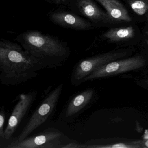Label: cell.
Segmentation results:
<instances>
[{
    "mask_svg": "<svg viewBox=\"0 0 148 148\" xmlns=\"http://www.w3.org/2000/svg\"><path fill=\"white\" fill-rule=\"evenodd\" d=\"M46 68L19 45L7 40L0 42V81L7 86L26 83Z\"/></svg>",
    "mask_w": 148,
    "mask_h": 148,
    "instance_id": "1",
    "label": "cell"
},
{
    "mask_svg": "<svg viewBox=\"0 0 148 148\" xmlns=\"http://www.w3.org/2000/svg\"><path fill=\"white\" fill-rule=\"evenodd\" d=\"M18 41L25 50L46 68L60 67L70 55L69 48L62 42L38 31L24 33L19 37Z\"/></svg>",
    "mask_w": 148,
    "mask_h": 148,
    "instance_id": "2",
    "label": "cell"
},
{
    "mask_svg": "<svg viewBox=\"0 0 148 148\" xmlns=\"http://www.w3.org/2000/svg\"><path fill=\"white\" fill-rule=\"evenodd\" d=\"M63 86L60 84L46 96L15 140L21 141L29 136L48 119L57 106Z\"/></svg>",
    "mask_w": 148,
    "mask_h": 148,
    "instance_id": "3",
    "label": "cell"
},
{
    "mask_svg": "<svg viewBox=\"0 0 148 148\" xmlns=\"http://www.w3.org/2000/svg\"><path fill=\"white\" fill-rule=\"evenodd\" d=\"M127 55L126 52H113L81 60L76 64L72 72V84L74 86H78L84 83V80L86 77L101 66Z\"/></svg>",
    "mask_w": 148,
    "mask_h": 148,
    "instance_id": "4",
    "label": "cell"
},
{
    "mask_svg": "<svg viewBox=\"0 0 148 148\" xmlns=\"http://www.w3.org/2000/svg\"><path fill=\"white\" fill-rule=\"evenodd\" d=\"M64 133L54 128H47L21 141L14 140L7 148H62Z\"/></svg>",
    "mask_w": 148,
    "mask_h": 148,
    "instance_id": "5",
    "label": "cell"
},
{
    "mask_svg": "<svg viewBox=\"0 0 148 148\" xmlns=\"http://www.w3.org/2000/svg\"><path fill=\"white\" fill-rule=\"evenodd\" d=\"M146 60L140 56L116 60L106 64L86 77L84 82L110 77L140 69L145 65Z\"/></svg>",
    "mask_w": 148,
    "mask_h": 148,
    "instance_id": "6",
    "label": "cell"
},
{
    "mask_svg": "<svg viewBox=\"0 0 148 148\" xmlns=\"http://www.w3.org/2000/svg\"><path fill=\"white\" fill-rule=\"evenodd\" d=\"M35 91L22 93L18 97V101L8 119L4 132V139H10L27 114L36 98Z\"/></svg>",
    "mask_w": 148,
    "mask_h": 148,
    "instance_id": "7",
    "label": "cell"
},
{
    "mask_svg": "<svg viewBox=\"0 0 148 148\" xmlns=\"http://www.w3.org/2000/svg\"><path fill=\"white\" fill-rule=\"evenodd\" d=\"M50 18L53 23L58 25L73 30L84 31L92 27V24L84 19L67 12H55L51 14Z\"/></svg>",
    "mask_w": 148,
    "mask_h": 148,
    "instance_id": "8",
    "label": "cell"
},
{
    "mask_svg": "<svg viewBox=\"0 0 148 148\" xmlns=\"http://www.w3.org/2000/svg\"><path fill=\"white\" fill-rule=\"evenodd\" d=\"M73 1L77 10L80 14L91 21L97 23H107L113 21L107 12L99 9L92 0Z\"/></svg>",
    "mask_w": 148,
    "mask_h": 148,
    "instance_id": "9",
    "label": "cell"
},
{
    "mask_svg": "<svg viewBox=\"0 0 148 148\" xmlns=\"http://www.w3.org/2000/svg\"><path fill=\"white\" fill-rule=\"evenodd\" d=\"M94 90L88 89L73 96L67 104L65 110L66 118H71L77 115L84 108L91 100L94 95Z\"/></svg>",
    "mask_w": 148,
    "mask_h": 148,
    "instance_id": "10",
    "label": "cell"
},
{
    "mask_svg": "<svg viewBox=\"0 0 148 148\" xmlns=\"http://www.w3.org/2000/svg\"><path fill=\"white\" fill-rule=\"evenodd\" d=\"M106 9L107 13L114 21L130 22L131 17L123 5L118 0H96Z\"/></svg>",
    "mask_w": 148,
    "mask_h": 148,
    "instance_id": "11",
    "label": "cell"
},
{
    "mask_svg": "<svg viewBox=\"0 0 148 148\" xmlns=\"http://www.w3.org/2000/svg\"><path fill=\"white\" fill-rule=\"evenodd\" d=\"M135 32L134 28L130 26L126 27L112 28L105 33L103 36L110 42H119L133 38Z\"/></svg>",
    "mask_w": 148,
    "mask_h": 148,
    "instance_id": "12",
    "label": "cell"
},
{
    "mask_svg": "<svg viewBox=\"0 0 148 148\" xmlns=\"http://www.w3.org/2000/svg\"><path fill=\"white\" fill-rule=\"evenodd\" d=\"M129 4L138 15L142 16L148 12V0H130Z\"/></svg>",
    "mask_w": 148,
    "mask_h": 148,
    "instance_id": "13",
    "label": "cell"
},
{
    "mask_svg": "<svg viewBox=\"0 0 148 148\" xmlns=\"http://www.w3.org/2000/svg\"><path fill=\"white\" fill-rule=\"evenodd\" d=\"M81 148H140L139 146L124 143H117L106 145H87L81 143Z\"/></svg>",
    "mask_w": 148,
    "mask_h": 148,
    "instance_id": "14",
    "label": "cell"
},
{
    "mask_svg": "<svg viewBox=\"0 0 148 148\" xmlns=\"http://www.w3.org/2000/svg\"><path fill=\"white\" fill-rule=\"evenodd\" d=\"M5 121V107L2 106L0 112V137L4 138V125Z\"/></svg>",
    "mask_w": 148,
    "mask_h": 148,
    "instance_id": "15",
    "label": "cell"
},
{
    "mask_svg": "<svg viewBox=\"0 0 148 148\" xmlns=\"http://www.w3.org/2000/svg\"><path fill=\"white\" fill-rule=\"evenodd\" d=\"M128 143L132 145L139 146L140 148H148V139H143V140L132 141L129 142Z\"/></svg>",
    "mask_w": 148,
    "mask_h": 148,
    "instance_id": "16",
    "label": "cell"
},
{
    "mask_svg": "<svg viewBox=\"0 0 148 148\" xmlns=\"http://www.w3.org/2000/svg\"><path fill=\"white\" fill-rule=\"evenodd\" d=\"M143 137V139H148V130H145V132L144 134Z\"/></svg>",
    "mask_w": 148,
    "mask_h": 148,
    "instance_id": "17",
    "label": "cell"
},
{
    "mask_svg": "<svg viewBox=\"0 0 148 148\" xmlns=\"http://www.w3.org/2000/svg\"><path fill=\"white\" fill-rule=\"evenodd\" d=\"M146 18H147V22H148V14H147V16H146ZM145 34L148 36V30L147 32H145Z\"/></svg>",
    "mask_w": 148,
    "mask_h": 148,
    "instance_id": "18",
    "label": "cell"
},
{
    "mask_svg": "<svg viewBox=\"0 0 148 148\" xmlns=\"http://www.w3.org/2000/svg\"><path fill=\"white\" fill-rule=\"evenodd\" d=\"M147 44H148V40H147Z\"/></svg>",
    "mask_w": 148,
    "mask_h": 148,
    "instance_id": "19",
    "label": "cell"
},
{
    "mask_svg": "<svg viewBox=\"0 0 148 148\" xmlns=\"http://www.w3.org/2000/svg\"><path fill=\"white\" fill-rule=\"evenodd\" d=\"M147 84H148V81H147Z\"/></svg>",
    "mask_w": 148,
    "mask_h": 148,
    "instance_id": "20",
    "label": "cell"
},
{
    "mask_svg": "<svg viewBox=\"0 0 148 148\" xmlns=\"http://www.w3.org/2000/svg\"><path fill=\"white\" fill-rule=\"evenodd\" d=\"M62 1H64V0H62Z\"/></svg>",
    "mask_w": 148,
    "mask_h": 148,
    "instance_id": "21",
    "label": "cell"
}]
</instances>
